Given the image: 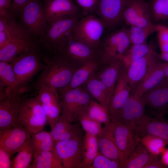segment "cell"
Returning <instances> with one entry per match:
<instances>
[{"label":"cell","instance_id":"11","mask_svg":"<svg viewBox=\"0 0 168 168\" xmlns=\"http://www.w3.org/2000/svg\"><path fill=\"white\" fill-rule=\"evenodd\" d=\"M82 137L55 142V150L64 168H82Z\"/></svg>","mask_w":168,"mask_h":168},{"label":"cell","instance_id":"40","mask_svg":"<svg viewBox=\"0 0 168 168\" xmlns=\"http://www.w3.org/2000/svg\"><path fill=\"white\" fill-rule=\"evenodd\" d=\"M86 110L91 118L101 124L105 125L111 121L109 109L99 103L91 100Z\"/></svg>","mask_w":168,"mask_h":168},{"label":"cell","instance_id":"54","mask_svg":"<svg viewBox=\"0 0 168 168\" xmlns=\"http://www.w3.org/2000/svg\"></svg>","mask_w":168,"mask_h":168},{"label":"cell","instance_id":"46","mask_svg":"<svg viewBox=\"0 0 168 168\" xmlns=\"http://www.w3.org/2000/svg\"><path fill=\"white\" fill-rule=\"evenodd\" d=\"M29 0H12L9 14L15 20L21 8Z\"/></svg>","mask_w":168,"mask_h":168},{"label":"cell","instance_id":"19","mask_svg":"<svg viewBox=\"0 0 168 168\" xmlns=\"http://www.w3.org/2000/svg\"><path fill=\"white\" fill-rule=\"evenodd\" d=\"M159 59H156L151 63L145 75L131 94L141 97L145 93L158 85L166 77L164 63L159 61Z\"/></svg>","mask_w":168,"mask_h":168},{"label":"cell","instance_id":"31","mask_svg":"<svg viewBox=\"0 0 168 168\" xmlns=\"http://www.w3.org/2000/svg\"><path fill=\"white\" fill-rule=\"evenodd\" d=\"M99 152L96 136L85 133L82 142V168H89Z\"/></svg>","mask_w":168,"mask_h":168},{"label":"cell","instance_id":"25","mask_svg":"<svg viewBox=\"0 0 168 168\" xmlns=\"http://www.w3.org/2000/svg\"><path fill=\"white\" fill-rule=\"evenodd\" d=\"M38 94L36 97L40 101L45 114L56 111L61 108L59 96L57 90L50 88L38 79Z\"/></svg>","mask_w":168,"mask_h":168},{"label":"cell","instance_id":"28","mask_svg":"<svg viewBox=\"0 0 168 168\" xmlns=\"http://www.w3.org/2000/svg\"><path fill=\"white\" fill-rule=\"evenodd\" d=\"M29 168H64L55 149L34 152Z\"/></svg>","mask_w":168,"mask_h":168},{"label":"cell","instance_id":"2","mask_svg":"<svg viewBox=\"0 0 168 168\" xmlns=\"http://www.w3.org/2000/svg\"><path fill=\"white\" fill-rule=\"evenodd\" d=\"M26 86H19L13 89L0 87V130L12 127L18 124L22 105V94Z\"/></svg>","mask_w":168,"mask_h":168},{"label":"cell","instance_id":"41","mask_svg":"<svg viewBox=\"0 0 168 168\" xmlns=\"http://www.w3.org/2000/svg\"><path fill=\"white\" fill-rule=\"evenodd\" d=\"M140 142L151 153L158 156L160 155L167 145L166 141L162 138L151 134L142 136Z\"/></svg>","mask_w":168,"mask_h":168},{"label":"cell","instance_id":"18","mask_svg":"<svg viewBox=\"0 0 168 168\" xmlns=\"http://www.w3.org/2000/svg\"><path fill=\"white\" fill-rule=\"evenodd\" d=\"M43 4L47 21L71 17L82 12L72 0H44Z\"/></svg>","mask_w":168,"mask_h":168},{"label":"cell","instance_id":"36","mask_svg":"<svg viewBox=\"0 0 168 168\" xmlns=\"http://www.w3.org/2000/svg\"><path fill=\"white\" fill-rule=\"evenodd\" d=\"M30 138L17 152L12 161V168H29L34 155Z\"/></svg>","mask_w":168,"mask_h":168},{"label":"cell","instance_id":"21","mask_svg":"<svg viewBox=\"0 0 168 168\" xmlns=\"http://www.w3.org/2000/svg\"><path fill=\"white\" fill-rule=\"evenodd\" d=\"M145 108L141 97L131 94L120 111L118 121L137 125L146 114Z\"/></svg>","mask_w":168,"mask_h":168},{"label":"cell","instance_id":"30","mask_svg":"<svg viewBox=\"0 0 168 168\" xmlns=\"http://www.w3.org/2000/svg\"><path fill=\"white\" fill-rule=\"evenodd\" d=\"M96 67V64L94 60H89L85 62L73 73L69 84L65 88L59 90L60 92H63L80 87L91 77Z\"/></svg>","mask_w":168,"mask_h":168},{"label":"cell","instance_id":"48","mask_svg":"<svg viewBox=\"0 0 168 168\" xmlns=\"http://www.w3.org/2000/svg\"><path fill=\"white\" fill-rule=\"evenodd\" d=\"M159 156H156L148 162L144 168H166Z\"/></svg>","mask_w":168,"mask_h":168},{"label":"cell","instance_id":"44","mask_svg":"<svg viewBox=\"0 0 168 168\" xmlns=\"http://www.w3.org/2000/svg\"><path fill=\"white\" fill-rule=\"evenodd\" d=\"M156 28L161 53H168V27L161 24H156Z\"/></svg>","mask_w":168,"mask_h":168},{"label":"cell","instance_id":"37","mask_svg":"<svg viewBox=\"0 0 168 168\" xmlns=\"http://www.w3.org/2000/svg\"><path fill=\"white\" fill-rule=\"evenodd\" d=\"M87 106L79 110L77 114V120L81 124L85 133L97 136L102 129L101 124L94 120L89 115L86 110Z\"/></svg>","mask_w":168,"mask_h":168},{"label":"cell","instance_id":"17","mask_svg":"<svg viewBox=\"0 0 168 168\" xmlns=\"http://www.w3.org/2000/svg\"><path fill=\"white\" fill-rule=\"evenodd\" d=\"M31 135L19 124L12 127L0 130V147L12 155L19 151Z\"/></svg>","mask_w":168,"mask_h":168},{"label":"cell","instance_id":"32","mask_svg":"<svg viewBox=\"0 0 168 168\" xmlns=\"http://www.w3.org/2000/svg\"><path fill=\"white\" fill-rule=\"evenodd\" d=\"M28 37L31 38L19 23L12 19L6 25L4 30L0 32V48L12 40Z\"/></svg>","mask_w":168,"mask_h":168},{"label":"cell","instance_id":"50","mask_svg":"<svg viewBox=\"0 0 168 168\" xmlns=\"http://www.w3.org/2000/svg\"><path fill=\"white\" fill-rule=\"evenodd\" d=\"M160 155L161 161L168 168V148H166Z\"/></svg>","mask_w":168,"mask_h":168},{"label":"cell","instance_id":"51","mask_svg":"<svg viewBox=\"0 0 168 168\" xmlns=\"http://www.w3.org/2000/svg\"><path fill=\"white\" fill-rule=\"evenodd\" d=\"M159 57L160 59L165 61L166 62L168 63V53H161L159 54Z\"/></svg>","mask_w":168,"mask_h":168},{"label":"cell","instance_id":"16","mask_svg":"<svg viewBox=\"0 0 168 168\" xmlns=\"http://www.w3.org/2000/svg\"><path fill=\"white\" fill-rule=\"evenodd\" d=\"M123 20L130 26L143 27L154 24L149 5L144 0H129L123 13Z\"/></svg>","mask_w":168,"mask_h":168},{"label":"cell","instance_id":"15","mask_svg":"<svg viewBox=\"0 0 168 168\" xmlns=\"http://www.w3.org/2000/svg\"><path fill=\"white\" fill-rule=\"evenodd\" d=\"M131 94V90L127 77L126 68L124 64L119 73L109 107L111 121H118L120 111Z\"/></svg>","mask_w":168,"mask_h":168},{"label":"cell","instance_id":"12","mask_svg":"<svg viewBox=\"0 0 168 168\" xmlns=\"http://www.w3.org/2000/svg\"><path fill=\"white\" fill-rule=\"evenodd\" d=\"M141 97L152 114L158 119H164V116L168 114V78L165 77Z\"/></svg>","mask_w":168,"mask_h":168},{"label":"cell","instance_id":"26","mask_svg":"<svg viewBox=\"0 0 168 168\" xmlns=\"http://www.w3.org/2000/svg\"><path fill=\"white\" fill-rule=\"evenodd\" d=\"M35 47V42L31 38L12 40L0 48V61L10 62L21 53Z\"/></svg>","mask_w":168,"mask_h":168},{"label":"cell","instance_id":"39","mask_svg":"<svg viewBox=\"0 0 168 168\" xmlns=\"http://www.w3.org/2000/svg\"><path fill=\"white\" fill-rule=\"evenodd\" d=\"M0 85L6 88L13 89L20 86L10 62L0 61Z\"/></svg>","mask_w":168,"mask_h":168},{"label":"cell","instance_id":"6","mask_svg":"<svg viewBox=\"0 0 168 168\" xmlns=\"http://www.w3.org/2000/svg\"><path fill=\"white\" fill-rule=\"evenodd\" d=\"M18 122L32 135L43 130L47 120L36 96L23 98Z\"/></svg>","mask_w":168,"mask_h":168},{"label":"cell","instance_id":"7","mask_svg":"<svg viewBox=\"0 0 168 168\" xmlns=\"http://www.w3.org/2000/svg\"><path fill=\"white\" fill-rule=\"evenodd\" d=\"M73 73L70 63L59 57L52 63L46 64L39 79L49 87L59 90L69 84Z\"/></svg>","mask_w":168,"mask_h":168},{"label":"cell","instance_id":"35","mask_svg":"<svg viewBox=\"0 0 168 168\" xmlns=\"http://www.w3.org/2000/svg\"><path fill=\"white\" fill-rule=\"evenodd\" d=\"M30 142L34 152L51 151L55 149V142L50 133L42 130L33 134Z\"/></svg>","mask_w":168,"mask_h":168},{"label":"cell","instance_id":"1","mask_svg":"<svg viewBox=\"0 0 168 168\" xmlns=\"http://www.w3.org/2000/svg\"><path fill=\"white\" fill-rule=\"evenodd\" d=\"M83 16L82 13L71 17L47 21L42 36L35 41V48L44 63L49 64L59 57L66 38L76 23Z\"/></svg>","mask_w":168,"mask_h":168},{"label":"cell","instance_id":"14","mask_svg":"<svg viewBox=\"0 0 168 168\" xmlns=\"http://www.w3.org/2000/svg\"><path fill=\"white\" fill-rule=\"evenodd\" d=\"M71 33L64 43L59 56L69 63L73 61L85 63L89 60H94L98 54V49L75 40L72 37Z\"/></svg>","mask_w":168,"mask_h":168},{"label":"cell","instance_id":"33","mask_svg":"<svg viewBox=\"0 0 168 168\" xmlns=\"http://www.w3.org/2000/svg\"><path fill=\"white\" fill-rule=\"evenodd\" d=\"M87 82L89 93L99 103L109 109L111 99L102 81L99 79L90 77Z\"/></svg>","mask_w":168,"mask_h":168},{"label":"cell","instance_id":"8","mask_svg":"<svg viewBox=\"0 0 168 168\" xmlns=\"http://www.w3.org/2000/svg\"><path fill=\"white\" fill-rule=\"evenodd\" d=\"M115 123L114 136L121 166L140 142L141 136L137 125L119 121Z\"/></svg>","mask_w":168,"mask_h":168},{"label":"cell","instance_id":"38","mask_svg":"<svg viewBox=\"0 0 168 168\" xmlns=\"http://www.w3.org/2000/svg\"><path fill=\"white\" fill-rule=\"evenodd\" d=\"M127 29L131 44H142L147 43L148 37L156 31V24L143 27L131 26Z\"/></svg>","mask_w":168,"mask_h":168},{"label":"cell","instance_id":"24","mask_svg":"<svg viewBox=\"0 0 168 168\" xmlns=\"http://www.w3.org/2000/svg\"><path fill=\"white\" fill-rule=\"evenodd\" d=\"M79 123L73 124L61 114L50 133L54 142L66 140L82 136Z\"/></svg>","mask_w":168,"mask_h":168},{"label":"cell","instance_id":"53","mask_svg":"<svg viewBox=\"0 0 168 168\" xmlns=\"http://www.w3.org/2000/svg\"><path fill=\"white\" fill-rule=\"evenodd\" d=\"M7 0V2H8V7H9V9H10V6H11V4H12V0Z\"/></svg>","mask_w":168,"mask_h":168},{"label":"cell","instance_id":"45","mask_svg":"<svg viewBox=\"0 0 168 168\" xmlns=\"http://www.w3.org/2000/svg\"><path fill=\"white\" fill-rule=\"evenodd\" d=\"M85 16L93 14L96 9L99 0H75Z\"/></svg>","mask_w":168,"mask_h":168},{"label":"cell","instance_id":"4","mask_svg":"<svg viewBox=\"0 0 168 168\" xmlns=\"http://www.w3.org/2000/svg\"><path fill=\"white\" fill-rule=\"evenodd\" d=\"M105 29V25L101 19L96 15L90 14L77 21L71 34L75 40L98 49Z\"/></svg>","mask_w":168,"mask_h":168},{"label":"cell","instance_id":"10","mask_svg":"<svg viewBox=\"0 0 168 168\" xmlns=\"http://www.w3.org/2000/svg\"><path fill=\"white\" fill-rule=\"evenodd\" d=\"M60 92L61 115L72 123L77 120L79 110L87 106L92 100L90 95L80 87Z\"/></svg>","mask_w":168,"mask_h":168},{"label":"cell","instance_id":"49","mask_svg":"<svg viewBox=\"0 0 168 168\" xmlns=\"http://www.w3.org/2000/svg\"><path fill=\"white\" fill-rule=\"evenodd\" d=\"M9 8L7 0H0V16H3L9 13Z\"/></svg>","mask_w":168,"mask_h":168},{"label":"cell","instance_id":"23","mask_svg":"<svg viewBox=\"0 0 168 168\" xmlns=\"http://www.w3.org/2000/svg\"><path fill=\"white\" fill-rule=\"evenodd\" d=\"M142 136L151 134L159 137L168 144V120L154 118L146 114L137 125Z\"/></svg>","mask_w":168,"mask_h":168},{"label":"cell","instance_id":"34","mask_svg":"<svg viewBox=\"0 0 168 168\" xmlns=\"http://www.w3.org/2000/svg\"><path fill=\"white\" fill-rule=\"evenodd\" d=\"M154 50L152 45L147 43L132 44L121 59L127 68L133 61L146 56Z\"/></svg>","mask_w":168,"mask_h":168},{"label":"cell","instance_id":"27","mask_svg":"<svg viewBox=\"0 0 168 168\" xmlns=\"http://www.w3.org/2000/svg\"><path fill=\"white\" fill-rule=\"evenodd\" d=\"M124 65L121 59L110 63L99 75V79L105 85L111 100L119 73Z\"/></svg>","mask_w":168,"mask_h":168},{"label":"cell","instance_id":"9","mask_svg":"<svg viewBox=\"0 0 168 168\" xmlns=\"http://www.w3.org/2000/svg\"><path fill=\"white\" fill-rule=\"evenodd\" d=\"M131 44L127 28L123 27L102 36L98 48H101L102 57L110 63L121 59Z\"/></svg>","mask_w":168,"mask_h":168},{"label":"cell","instance_id":"43","mask_svg":"<svg viewBox=\"0 0 168 168\" xmlns=\"http://www.w3.org/2000/svg\"><path fill=\"white\" fill-rule=\"evenodd\" d=\"M119 161L112 159L98 152L89 168H120Z\"/></svg>","mask_w":168,"mask_h":168},{"label":"cell","instance_id":"22","mask_svg":"<svg viewBox=\"0 0 168 168\" xmlns=\"http://www.w3.org/2000/svg\"><path fill=\"white\" fill-rule=\"evenodd\" d=\"M114 122L111 121L105 125L96 137L99 152L110 158L119 161V151L114 136Z\"/></svg>","mask_w":168,"mask_h":168},{"label":"cell","instance_id":"13","mask_svg":"<svg viewBox=\"0 0 168 168\" xmlns=\"http://www.w3.org/2000/svg\"><path fill=\"white\" fill-rule=\"evenodd\" d=\"M129 1L99 0L95 13L104 22L106 29H111L123 21V13Z\"/></svg>","mask_w":168,"mask_h":168},{"label":"cell","instance_id":"20","mask_svg":"<svg viewBox=\"0 0 168 168\" xmlns=\"http://www.w3.org/2000/svg\"><path fill=\"white\" fill-rule=\"evenodd\" d=\"M158 58H159V54L154 50L133 61L126 68L127 77L131 93L145 76L151 63Z\"/></svg>","mask_w":168,"mask_h":168},{"label":"cell","instance_id":"47","mask_svg":"<svg viewBox=\"0 0 168 168\" xmlns=\"http://www.w3.org/2000/svg\"><path fill=\"white\" fill-rule=\"evenodd\" d=\"M12 156L6 150L0 147V168H12Z\"/></svg>","mask_w":168,"mask_h":168},{"label":"cell","instance_id":"29","mask_svg":"<svg viewBox=\"0 0 168 168\" xmlns=\"http://www.w3.org/2000/svg\"><path fill=\"white\" fill-rule=\"evenodd\" d=\"M156 156L151 153L140 142L121 168H144Z\"/></svg>","mask_w":168,"mask_h":168},{"label":"cell","instance_id":"5","mask_svg":"<svg viewBox=\"0 0 168 168\" xmlns=\"http://www.w3.org/2000/svg\"><path fill=\"white\" fill-rule=\"evenodd\" d=\"M10 62L19 85L23 86L46 65L35 48L21 53Z\"/></svg>","mask_w":168,"mask_h":168},{"label":"cell","instance_id":"3","mask_svg":"<svg viewBox=\"0 0 168 168\" xmlns=\"http://www.w3.org/2000/svg\"><path fill=\"white\" fill-rule=\"evenodd\" d=\"M19 24L35 41L42 35L47 20L44 4L39 0H29L20 10Z\"/></svg>","mask_w":168,"mask_h":168},{"label":"cell","instance_id":"42","mask_svg":"<svg viewBox=\"0 0 168 168\" xmlns=\"http://www.w3.org/2000/svg\"><path fill=\"white\" fill-rule=\"evenodd\" d=\"M149 7L152 20L168 19V0H152Z\"/></svg>","mask_w":168,"mask_h":168},{"label":"cell","instance_id":"52","mask_svg":"<svg viewBox=\"0 0 168 168\" xmlns=\"http://www.w3.org/2000/svg\"><path fill=\"white\" fill-rule=\"evenodd\" d=\"M164 68L165 77L168 78V63H164Z\"/></svg>","mask_w":168,"mask_h":168}]
</instances>
